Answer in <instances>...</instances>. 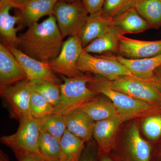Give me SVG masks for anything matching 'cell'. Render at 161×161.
Returning a JSON list of instances; mask_svg holds the SVG:
<instances>
[{
  "instance_id": "1",
  "label": "cell",
  "mask_w": 161,
  "mask_h": 161,
  "mask_svg": "<svg viewBox=\"0 0 161 161\" xmlns=\"http://www.w3.org/2000/svg\"><path fill=\"white\" fill-rule=\"evenodd\" d=\"M18 38V46L23 53L39 61L49 63L60 53L64 37L56 18L51 14L42 23L29 26Z\"/></svg>"
},
{
  "instance_id": "2",
  "label": "cell",
  "mask_w": 161,
  "mask_h": 161,
  "mask_svg": "<svg viewBox=\"0 0 161 161\" xmlns=\"http://www.w3.org/2000/svg\"><path fill=\"white\" fill-rule=\"evenodd\" d=\"M60 76L63 82L60 86V98L54 107V113L66 115L98 96L88 86L93 77L89 73L73 78Z\"/></svg>"
},
{
  "instance_id": "3",
  "label": "cell",
  "mask_w": 161,
  "mask_h": 161,
  "mask_svg": "<svg viewBox=\"0 0 161 161\" xmlns=\"http://www.w3.org/2000/svg\"><path fill=\"white\" fill-rule=\"evenodd\" d=\"M88 86L98 94H102L109 98L124 121L144 115L156 109L161 108V104L149 103L111 89L103 83L99 76H93L92 80L88 83Z\"/></svg>"
},
{
  "instance_id": "4",
  "label": "cell",
  "mask_w": 161,
  "mask_h": 161,
  "mask_svg": "<svg viewBox=\"0 0 161 161\" xmlns=\"http://www.w3.org/2000/svg\"><path fill=\"white\" fill-rule=\"evenodd\" d=\"M99 77L103 83L111 89L149 103L161 104V91L153 81L134 76H121L112 80Z\"/></svg>"
},
{
  "instance_id": "5",
  "label": "cell",
  "mask_w": 161,
  "mask_h": 161,
  "mask_svg": "<svg viewBox=\"0 0 161 161\" xmlns=\"http://www.w3.org/2000/svg\"><path fill=\"white\" fill-rule=\"evenodd\" d=\"M53 15L64 38L78 35L89 14L82 0L70 3L58 1L54 7Z\"/></svg>"
},
{
  "instance_id": "6",
  "label": "cell",
  "mask_w": 161,
  "mask_h": 161,
  "mask_svg": "<svg viewBox=\"0 0 161 161\" xmlns=\"http://www.w3.org/2000/svg\"><path fill=\"white\" fill-rule=\"evenodd\" d=\"M16 132L11 135L3 136L1 143L12 150L15 155L21 153L39 152L40 135L39 121L31 116L21 119Z\"/></svg>"
},
{
  "instance_id": "7",
  "label": "cell",
  "mask_w": 161,
  "mask_h": 161,
  "mask_svg": "<svg viewBox=\"0 0 161 161\" xmlns=\"http://www.w3.org/2000/svg\"><path fill=\"white\" fill-rule=\"evenodd\" d=\"M82 73H89L100 76L109 80L124 76H133L122 64L103 55L94 56L83 50L77 64Z\"/></svg>"
},
{
  "instance_id": "8",
  "label": "cell",
  "mask_w": 161,
  "mask_h": 161,
  "mask_svg": "<svg viewBox=\"0 0 161 161\" xmlns=\"http://www.w3.org/2000/svg\"><path fill=\"white\" fill-rule=\"evenodd\" d=\"M83 47L78 35L71 36L63 42L57 58L50 62V66L55 74L68 78L83 75L77 68V62Z\"/></svg>"
},
{
  "instance_id": "9",
  "label": "cell",
  "mask_w": 161,
  "mask_h": 161,
  "mask_svg": "<svg viewBox=\"0 0 161 161\" xmlns=\"http://www.w3.org/2000/svg\"><path fill=\"white\" fill-rule=\"evenodd\" d=\"M0 94L8 104L12 118L19 121L31 116L30 82L28 79L9 86L0 87Z\"/></svg>"
},
{
  "instance_id": "10",
  "label": "cell",
  "mask_w": 161,
  "mask_h": 161,
  "mask_svg": "<svg viewBox=\"0 0 161 161\" xmlns=\"http://www.w3.org/2000/svg\"><path fill=\"white\" fill-rule=\"evenodd\" d=\"M4 44L19 63L30 81L47 80L59 86L63 82L52 70L49 63L39 61L27 56L16 47Z\"/></svg>"
},
{
  "instance_id": "11",
  "label": "cell",
  "mask_w": 161,
  "mask_h": 161,
  "mask_svg": "<svg viewBox=\"0 0 161 161\" xmlns=\"http://www.w3.org/2000/svg\"><path fill=\"white\" fill-rule=\"evenodd\" d=\"M117 53L128 59L152 58L161 54V40L145 41L136 40L120 35Z\"/></svg>"
},
{
  "instance_id": "12",
  "label": "cell",
  "mask_w": 161,
  "mask_h": 161,
  "mask_svg": "<svg viewBox=\"0 0 161 161\" xmlns=\"http://www.w3.org/2000/svg\"><path fill=\"white\" fill-rule=\"evenodd\" d=\"M59 0H31L19 7L16 15L19 18L20 30L37 23L40 18L53 14L55 4Z\"/></svg>"
},
{
  "instance_id": "13",
  "label": "cell",
  "mask_w": 161,
  "mask_h": 161,
  "mask_svg": "<svg viewBox=\"0 0 161 161\" xmlns=\"http://www.w3.org/2000/svg\"><path fill=\"white\" fill-rule=\"evenodd\" d=\"M27 79L25 72L4 43H0V87L9 86Z\"/></svg>"
},
{
  "instance_id": "14",
  "label": "cell",
  "mask_w": 161,
  "mask_h": 161,
  "mask_svg": "<svg viewBox=\"0 0 161 161\" xmlns=\"http://www.w3.org/2000/svg\"><path fill=\"white\" fill-rule=\"evenodd\" d=\"M113 18L102 10L89 14L78 36L84 47L113 27Z\"/></svg>"
},
{
  "instance_id": "15",
  "label": "cell",
  "mask_w": 161,
  "mask_h": 161,
  "mask_svg": "<svg viewBox=\"0 0 161 161\" xmlns=\"http://www.w3.org/2000/svg\"><path fill=\"white\" fill-rule=\"evenodd\" d=\"M117 60L136 78L148 80H153V71L161 65V54L152 58L142 59H128L113 54H102Z\"/></svg>"
},
{
  "instance_id": "16",
  "label": "cell",
  "mask_w": 161,
  "mask_h": 161,
  "mask_svg": "<svg viewBox=\"0 0 161 161\" xmlns=\"http://www.w3.org/2000/svg\"><path fill=\"white\" fill-rule=\"evenodd\" d=\"M123 122V118L117 115L95 123L93 137L103 152L108 153L113 149L117 130Z\"/></svg>"
},
{
  "instance_id": "17",
  "label": "cell",
  "mask_w": 161,
  "mask_h": 161,
  "mask_svg": "<svg viewBox=\"0 0 161 161\" xmlns=\"http://www.w3.org/2000/svg\"><path fill=\"white\" fill-rule=\"evenodd\" d=\"M64 118L69 131L85 142L92 139L96 122L86 112L78 108L64 115Z\"/></svg>"
},
{
  "instance_id": "18",
  "label": "cell",
  "mask_w": 161,
  "mask_h": 161,
  "mask_svg": "<svg viewBox=\"0 0 161 161\" xmlns=\"http://www.w3.org/2000/svg\"><path fill=\"white\" fill-rule=\"evenodd\" d=\"M113 26L118 30L121 35L139 33L151 28L150 24L134 7L125 10L113 18Z\"/></svg>"
},
{
  "instance_id": "19",
  "label": "cell",
  "mask_w": 161,
  "mask_h": 161,
  "mask_svg": "<svg viewBox=\"0 0 161 161\" xmlns=\"http://www.w3.org/2000/svg\"><path fill=\"white\" fill-rule=\"evenodd\" d=\"M14 8L9 0H0V34L4 43L16 47L18 44V31L19 29L15 27L19 18L12 15L10 10Z\"/></svg>"
},
{
  "instance_id": "20",
  "label": "cell",
  "mask_w": 161,
  "mask_h": 161,
  "mask_svg": "<svg viewBox=\"0 0 161 161\" xmlns=\"http://www.w3.org/2000/svg\"><path fill=\"white\" fill-rule=\"evenodd\" d=\"M126 142L128 151L132 160L150 161L151 147L141 136L136 124H132L129 128Z\"/></svg>"
},
{
  "instance_id": "21",
  "label": "cell",
  "mask_w": 161,
  "mask_h": 161,
  "mask_svg": "<svg viewBox=\"0 0 161 161\" xmlns=\"http://www.w3.org/2000/svg\"><path fill=\"white\" fill-rule=\"evenodd\" d=\"M97 96L79 108L95 121L104 120L119 115L115 106L109 98Z\"/></svg>"
},
{
  "instance_id": "22",
  "label": "cell",
  "mask_w": 161,
  "mask_h": 161,
  "mask_svg": "<svg viewBox=\"0 0 161 161\" xmlns=\"http://www.w3.org/2000/svg\"><path fill=\"white\" fill-rule=\"evenodd\" d=\"M120 35L118 30L113 26L108 31L85 47L84 50L89 53L101 55L117 53Z\"/></svg>"
},
{
  "instance_id": "23",
  "label": "cell",
  "mask_w": 161,
  "mask_h": 161,
  "mask_svg": "<svg viewBox=\"0 0 161 161\" xmlns=\"http://www.w3.org/2000/svg\"><path fill=\"white\" fill-rule=\"evenodd\" d=\"M132 7L150 24L151 28L161 27V0H132Z\"/></svg>"
},
{
  "instance_id": "24",
  "label": "cell",
  "mask_w": 161,
  "mask_h": 161,
  "mask_svg": "<svg viewBox=\"0 0 161 161\" xmlns=\"http://www.w3.org/2000/svg\"><path fill=\"white\" fill-rule=\"evenodd\" d=\"M85 142L67 129L60 140V161H78Z\"/></svg>"
},
{
  "instance_id": "25",
  "label": "cell",
  "mask_w": 161,
  "mask_h": 161,
  "mask_svg": "<svg viewBox=\"0 0 161 161\" xmlns=\"http://www.w3.org/2000/svg\"><path fill=\"white\" fill-rule=\"evenodd\" d=\"M39 150L46 161H60V141L49 133L40 132Z\"/></svg>"
},
{
  "instance_id": "26",
  "label": "cell",
  "mask_w": 161,
  "mask_h": 161,
  "mask_svg": "<svg viewBox=\"0 0 161 161\" xmlns=\"http://www.w3.org/2000/svg\"><path fill=\"white\" fill-rule=\"evenodd\" d=\"M38 119L40 132H45L60 141L67 130L64 115L53 113Z\"/></svg>"
},
{
  "instance_id": "27",
  "label": "cell",
  "mask_w": 161,
  "mask_h": 161,
  "mask_svg": "<svg viewBox=\"0 0 161 161\" xmlns=\"http://www.w3.org/2000/svg\"><path fill=\"white\" fill-rule=\"evenodd\" d=\"M30 90V112L33 117L39 119L54 113L53 107L35 89L31 82Z\"/></svg>"
},
{
  "instance_id": "28",
  "label": "cell",
  "mask_w": 161,
  "mask_h": 161,
  "mask_svg": "<svg viewBox=\"0 0 161 161\" xmlns=\"http://www.w3.org/2000/svg\"><path fill=\"white\" fill-rule=\"evenodd\" d=\"M32 85L40 94L53 107H54L60 99V86L45 80L30 81Z\"/></svg>"
},
{
  "instance_id": "29",
  "label": "cell",
  "mask_w": 161,
  "mask_h": 161,
  "mask_svg": "<svg viewBox=\"0 0 161 161\" xmlns=\"http://www.w3.org/2000/svg\"><path fill=\"white\" fill-rule=\"evenodd\" d=\"M142 129L145 135L152 141L161 136V115H150L144 119Z\"/></svg>"
},
{
  "instance_id": "30",
  "label": "cell",
  "mask_w": 161,
  "mask_h": 161,
  "mask_svg": "<svg viewBox=\"0 0 161 161\" xmlns=\"http://www.w3.org/2000/svg\"><path fill=\"white\" fill-rule=\"evenodd\" d=\"M132 0H105L102 11L114 18L123 12L132 8Z\"/></svg>"
},
{
  "instance_id": "31",
  "label": "cell",
  "mask_w": 161,
  "mask_h": 161,
  "mask_svg": "<svg viewBox=\"0 0 161 161\" xmlns=\"http://www.w3.org/2000/svg\"><path fill=\"white\" fill-rule=\"evenodd\" d=\"M89 14L102 10L105 0H82Z\"/></svg>"
},
{
  "instance_id": "32",
  "label": "cell",
  "mask_w": 161,
  "mask_h": 161,
  "mask_svg": "<svg viewBox=\"0 0 161 161\" xmlns=\"http://www.w3.org/2000/svg\"><path fill=\"white\" fill-rule=\"evenodd\" d=\"M15 156L18 161H46L39 152L21 153Z\"/></svg>"
},
{
  "instance_id": "33",
  "label": "cell",
  "mask_w": 161,
  "mask_h": 161,
  "mask_svg": "<svg viewBox=\"0 0 161 161\" xmlns=\"http://www.w3.org/2000/svg\"><path fill=\"white\" fill-rule=\"evenodd\" d=\"M78 161H97L96 150L91 147L86 150L84 149Z\"/></svg>"
},
{
  "instance_id": "34",
  "label": "cell",
  "mask_w": 161,
  "mask_h": 161,
  "mask_svg": "<svg viewBox=\"0 0 161 161\" xmlns=\"http://www.w3.org/2000/svg\"><path fill=\"white\" fill-rule=\"evenodd\" d=\"M153 78L157 86L161 91V65L154 70Z\"/></svg>"
},
{
  "instance_id": "35",
  "label": "cell",
  "mask_w": 161,
  "mask_h": 161,
  "mask_svg": "<svg viewBox=\"0 0 161 161\" xmlns=\"http://www.w3.org/2000/svg\"><path fill=\"white\" fill-rule=\"evenodd\" d=\"M9 1L14 6V9H16L31 0H9Z\"/></svg>"
},
{
  "instance_id": "36",
  "label": "cell",
  "mask_w": 161,
  "mask_h": 161,
  "mask_svg": "<svg viewBox=\"0 0 161 161\" xmlns=\"http://www.w3.org/2000/svg\"><path fill=\"white\" fill-rule=\"evenodd\" d=\"M0 161H10L8 155L2 150L0 151Z\"/></svg>"
},
{
  "instance_id": "37",
  "label": "cell",
  "mask_w": 161,
  "mask_h": 161,
  "mask_svg": "<svg viewBox=\"0 0 161 161\" xmlns=\"http://www.w3.org/2000/svg\"><path fill=\"white\" fill-rule=\"evenodd\" d=\"M100 161H112L111 158L107 156H104L102 158Z\"/></svg>"
},
{
  "instance_id": "38",
  "label": "cell",
  "mask_w": 161,
  "mask_h": 161,
  "mask_svg": "<svg viewBox=\"0 0 161 161\" xmlns=\"http://www.w3.org/2000/svg\"><path fill=\"white\" fill-rule=\"evenodd\" d=\"M59 1H62V2H68V3H70V2H75V1H78V0H59Z\"/></svg>"
}]
</instances>
